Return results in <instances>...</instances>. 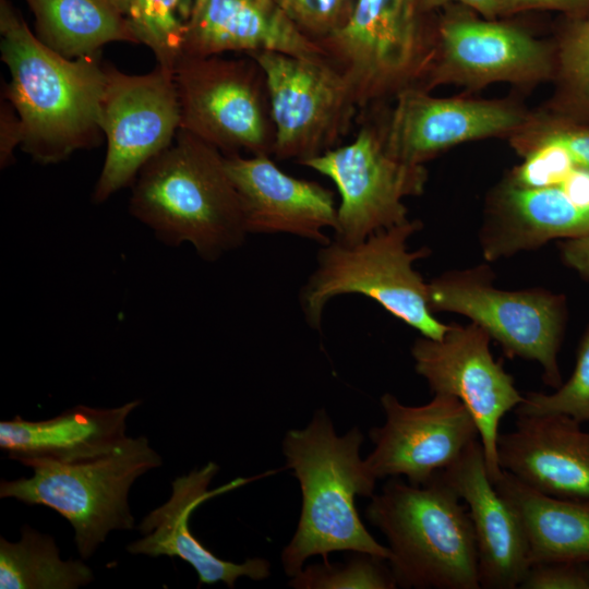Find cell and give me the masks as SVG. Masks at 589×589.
Wrapping results in <instances>:
<instances>
[{"mask_svg": "<svg viewBox=\"0 0 589 589\" xmlns=\"http://www.w3.org/2000/svg\"><path fill=\"white\" fill-rule=\"evenodd\" d=\"M1 60L10 73L1 96L16 110L21 148L39 164H56L100 142L106 84L99 56L65 58L46 46L7 1L0 5Z\"/></svg>", "mask_w": 589, "mask_h": 589, "instance_id": "cell-1", "label": "cell"}, {"mask_svg": "<svg viewBox=\"0 0 589 589\" xmlns=\"http://www.w3.org/2000/svg\"><path fill=\"white\" fill-rule=\"evenodd\" d=\"M364 437L358 426L337 435L324 409L303 429L289 430L283 441L286 469H291L302 494L297 530L281 553L289 577L306 558L336 551L368 553L386 561L388 546L378 543L363 525L356 497H372L376 479L360 458Z\"/></svg>", "mask_w": 589, "mask_h": 589, "instance_id": "cell-2", "label": "cell"}, {"mask_svg": "<svg viewBox=\"0 0 589 589\" xmlns=\"http://www.w3.org/2000/svg\"><path fill=\"white\" fill-rule=\"evenodd\" d=\"M130 212L161 241L188 242L206 261L239 248L248 235L225 155L183 129L140 171Z\"/></svg>", "mask_w": 589, "mask_h": 589, "instance_id": "cell-3", "label": "cell"}, {"mask_svg": "<svg viewBox=\"0 0 589 589\" xmlns=\"http://www.w3.org/2000/svg\"><path fill=\"white\" fill-rule=\"evenodd\" d=\"M440 471L422 485L388 479L366 507L388 541L397 587L480 589L478 554L466 504Z\"/></svg>", "mask_w": 589, "mask_h": 589, "instance_id": "cell-4", "label": "cell"}, {"mask_svg": "<svg viewBox=\"0 0 589 589\" xmlns=\"http://www.w3.org/2000/svg\"><path fill=\"white\" fill-rule=\"evenodd\" d=\"M421 228L420 220L409 219L356 243L330 240L321 245L315 269L299 294L306 323L321 329L324 309L332 299L361 294L373 299L421 336L443 338L449 325L435 317L429 304L428 283L413 268L431 250L408 249V240Z\"/></svg>", "mask_w": 589, "mask_h": 589, "instance_id": "cell-5", "label": "cell"}, {"mask_svg": "<svg viewBox=\"0 0 589 589\" xmlns=\"http://www.w3.org/2000/svg\"><path fill=\"white\" fill-rule=\"evenodd\" d=\"M161 465V456L145 436H128L97 457L35 468L28 478L1 480L0 497L57 512L71 525L80 557L88 560L111 531L135 528L131 488Z\"/></svg>", "mask_w": 589, "mask_h": 589, "instance_id": "cell-6", "label": "cell"}, {"mask_svg": "<svg viewBox=\"0 0 589 589\" xmlns=\"http://www.w3.org/2000/svg\"><path fill=\"white\" fill-rule=\"evenodd\" d=\"M420 12L419 0H354L341 22L317 40L358 107L420 86L434 45Z\"/></svg>", "mask_w": 589, "mask_h": 589, "instance_id": "cell-7", "label": "cell"}, {"mask_svg": "<svg viewBox=\"0 0 589 589\" xmlns=\"http://www.w3.org/2000/svg\"><path fill=\"white\" fill-rule=\"evenodd\" d=\"M493 279L488 265L446 272L428 283L430 308L470 318L500 344L506 357L537 361L544 383L557 388L566 297L543 288L502 290Z\"/></svg>", "mask_w": 589, "mask_h": 589, "instance_id": "cell-8", "label": "cell"}, {"mask_svg": "<svg viewBox=\"0 0 589 589\" xmlns=\"http://www.w3.org/2000/svg\"><path fill=\"white\" fill-rule=\"evenodd\" d=\"M181 128L224 155H269L274 128L265 79L256 61L182 57L175 71Z\"/></svg>", "mask_w": 589, "mask_h": 589, "instance_id": "cell-9", "label": "cell"}, {"mask_svg": "<svg viewBox=\"0 0 589 589\" xmlns=\"http://www.w3.org/2000/svg\"><path fill=\"white\" fill-rule=\"evenodd\" d=\"M250 57L265 79L275 157L302 164L338 146L358 106L334 64L273 51Z\"/></svg>", "mask_w": 589, "mask_h": 589, "instance_id": "cell-10", "label": "cell"}, {"mask_svg": "<svg viewBox=\"0 0 589 589\" xmlns=\"http://www.w3.org/2000/svg\"><path fill=\"white\" fill-rule=\"evenodd\" d=\"M105 69L99 125L106 139V156L92 194L95 203L132 185L181 128L173 72L158 64L145 74H128L109 63Z\"/></svg>", "mask_w": 589, "mask_h": 589, "instance_id": "cell-11", "label": "cell"}, {"mask_svg": "<svg viewBox=\"0 0 589 589\" xmlns=\"http://www.w3.org/2000/svg\"><path fill=\"white\" fill-rule=\"evenodd\" d=\"M330 179L340 202L334 240L356 243L408 221L404 199L424 191L428 172L395 157L386 147L383 129L366 124L346 145L303 161Z\"/></svg>", "mask_w": 589, "mask_h": 589, "instance_id": "cell-12", "label": "cell"}, {"mask_svg": "<svg viewBox=\"0 0 589 589\" xmlns=\"http://www.w3.org/2000/svg\"><path fill=\"white\" fill-rule=\"evenodd\" d=\"M491 339L476 323L452 324L441 339L417 338L411 356L416 372L433 394L457 397L472 416L488 474L495 483L503 472L497 460L500 422L520 405L524 396L514 377L493 358Z\"/></svg>", "mask_w": 589, "mask_h": 589, "instance_id": "cell-13", "label": "cell"}, {"mask_svg": "<svg viewBox=\"0 0 589 589\" xmlns=\"http://www.w3.org/2000/svg\"><path fill=\"white\" fill-rule=\"evenodd\" d=\"M551 48L527 32L495 19L452 11L434 36L429 68L419 87L457 84L481 88L492 83L532 84L554 75Z\"/></svg>", "mask_w": 589, "mask_h": 589, "instance_id": "cell-14", "label": "cell"}, {"mask_svg": "<svg viewBox=\"0 0 589 589\" xmlns=\"http://www.w3.org/2000/svg\"><path fill=\"white\" fill-rule=\"evenodd\" d=\"M381 405L386 420L369 431L374 449L364 459L376 480L404 476L422 485L479 440L472 416L455 396L434 394L425 405L407 406L386 393Z\"/></svg>", "mask_w": 589, "mask_h": 589, "instance_id": "cell-15", "label": "cell"}, {"mask_svg": "<svg viewBox=\"0 0 589 589\" xmlns=\"http://www.w3.org/2000/svg\"><path fill=\"white\" fill-rule=\"evenodd\" d=\"M395 98L383 129L385 144L395 157L412 165L465 142L512 135L531 117L509 101L434 97L418 86Z\"/></svg>", "mask_w": 589, "mask_h": 589, "instance_id": "cell-16", "label": "cell"}, {"mask_svg": "<svg viewBox=\"0 0 589 589\" xmlns=\"http://www.w3.org/2000/svg\"><path fill=\"white\" fill-rule=\"evenodd\" d=\"M219 466L209 461L200 469L177 477L171 483V494L167 502L149 512L140 522L142 537L127 545L128 552L151 557H179L190 564L199 576V585L224 582L233 588L238 578L248 577L263 580L271 575L267 560L254 557L242 563H233L216 556L190 530L193 512L205 501L238 489L253 479L269 476L264 472L253 478H238L209 490Z\"/></svg>", "mask_w": 589, "mask_h": 589, "instance_id": "cell-17", "label": "cell"}, {"mask_svg": "<svg viewBox=\"0 0 589 589\" xmlns=\"http://www.w3.org/2000/svg\"><path fill=\"white\" fill-rule=\"evenodd\" d=\"M239 195L247 233H287L320 245L337 227L334 194L317 182L283 171L268 155H225Z\"/></svg>", "mask_w": 589, "mask_h": 589, "instance_id": "cell-18", "label": "cell"}, {"mask_svg": "<svg viewBox=\"0 0 589 589\" xmlns=\"http://www.w3.org/2000/svg\"><path fill=\"white\" fill-rule=\"evenodd\" d=\"M440 473L468 508L480 588H518L530 566L526 534L518 514L488 474L480 440Z\"/></svg>", "mask_w": 589, "mask_h": 589, "instance_id": "cell-19", "label": "cell"}, {"mask_svg": "<svg viewBox=\"0 0 589 589\" xmlns=\"http://www.w3.org/2000/svg\"><path fill=\"white\" fill-rule=\"evenodd\" d=\"M516 416L497 438L501 469L544 494L589 501V431L566 414Z\"/></svg>", "mask_w": 589, "mask_h": 589, "instance_id": "cell-20", "label": "cell"}, {"mask_svg": "<svg viewBox=\"0 0 589 589\" xmlns=\"http://www.w3.org/2000/svg\"><path fill=\"white\" fill-rule=\"evenodd\" d=\"M264 51L327 58L277 0H194L185 23L181 58L227 52L250 57Z\"/></svg>", "mask_w": 589, "mask_h": 589, "instance_id": "cell-21", "label": "cell"}, {"mask_svg": "<svg viewBox=\"0 0 589 589\" xmlns=\"http://www.w3.org/2000/svg\"><path fill=\"white\" fill-rule=\"evenodd\" d=\"M140 404L136 399L115 408L77 405L39 421L15 416L0 422V448L32 469L87 460L128 437V418Z\"/></svg>", "mask_w": 589, "mask_h": 589, "instance_id": "cell-22", "label": "cell"}, {"mask_svg": "<svg viewBox=\"0 0 589 589\" xmlns=\"http://www.w3.org/2000/svg\"><path fill=\"white\" fill-rule=\"evenodd\" d=\"M588 231L589 213L561 184L524 188L506 179L488 201L479 241L484 259L496 261Z\"/></svg>", "mask_w": 589, "mask_h": 589, "instance_id": "cell-23", "label": "cell"}, {"mask_svg": "<svg viewBox=\"0 0 589 589\" xmlns=\"http://www.w3.org/2000/svg\"><path fill=\"white\" fill-rule=\"evenodd\" d=\"M494 486L520 518L530 565L555 561L589 564V501L544 494L504 470Z\"/></svg>", "mask_w": 589, "mask_h": 589, "instance_id": "cell-24", "label": "cell"}, {"mask_svg": "<svg viewBox=\"0 0 589 589\" xmlns=\"http://www.w3.org/2000/svg\"><path fill=\"white\" fill-rule=\"evenodd\" d=\"M35 16L36 36L59 55L99 56L113 41L137 40L112 0H25Z\"/></svg>", "mask_w": 589, "mask_h": 589, "instance_id": "cell-25", "label": "cell"}, {"mask_svg": "<svg viewBox=\"0 0 589 589\" xmlns=\"http://www.w3.org/2000/svg\"><path fill=\"white\" fill-rule=\"evenodd\" d=\"M84 560H62L55 539L28 525L21 538H0L1 589H77L94 580Z\"/></svg>", "mask_w": 589, "mask_h": 589, "instance_id": "cell-26", "label": "cell"}, {"mask_svg": "<svg viewBox=\"0 0 589 589\" xmlns=\"http://www.w3.org/2000/svg\"><path fill=\"white\" fill-rule=\"evenodd\" d=\"M137 44L152 50L157 64L173 72L182 55L188 13L183 0H112Z\"/></svg>", "mask_w": 589, "mask_h": 589, "instance_id": "cell-27", "label": "cell"}, {"mask_svg": "<svg viewBox=\"0 0 589 589\" xmlns=\"http://www.w3.org/2000/svg\"><path fill=\"white\" fill-rule=\"evenodd\" d=\"M561 117L589 121V12L575 19L564 35L555 57Z\"/></svg>", "mask_w": 589, "mask_h": 589, "instance_id": "cell-28", "label": "cell"}, {"mask_svg": "<svg viewBox=\"0 0 589 589\" xmlns=\"http://www.w3.org/2000/svg\"><path fill=\"white\" fill-rule=\"evenodd\" d=\"M386 560L353 552L344 563L310 565L291 577L289 585L297 589H394L397 584Z\"/></svg>", "mask_w": 589, "mask_h": 589, "instance_id": "cell-29", "label": "cell"}, {"mask_svg": "<svg viewBox=\"0 0 589 589\" xmlns=\"http://www.w3.org/2000/svg\"><path fill=\"white\" fill-rule=\"evenodd\" d=\"M514 411L516 414L561 413L581 424L589 423V325L578 345L569 380L551 394L528 392Z\"/></svg>", "mask_w": 589, "mask_h": 589, "instance_id": "cell-30", "label": "cell"}, {"mask_svg": "<svg viewBox=\"0 0 589 589\" xmlns=\"http://www.w3.org/2000/svg\"><path fill=\"white\" fill-rule=\"evenodd\" d=\"M553 142L565 147L576 166L589 170V128L564 117L532 116L517 132L510 135L515 151L525 156L536 146Z\"/></svg>", "mask_w": 589, "mask_h": 589, "instance_id": "cell-31", "label": "cell"}, {"mask_svg": "<svg viewBox=\"0 0 589 589\" xmlns=\"http://www.w3.org/2000/svg\"><path fill=\"white\" fill-rule=\"evenodd\" d=\"M524 158L507 178L512 183L524 188L557 185L576 167L568 151L553 142L536 146Z\"/></svg>", "mask_w": 589, "mask_h": 589, "instance_id": "cell-32", "label": "cell"}, {"mask_svg": "<svg viewBox=\"0 0 589 589\" xmlns=\"http://www.w3.org/2000/svg\"><path fill=\"white\" fill-rule=\"evenodd\" d=\"M290 20L315 41L344 19L346 0H277Z\"/></svg>", "mask_w": 589, "mask_h": 589, "instance_id": "cell-33", "label": "cell"}, {"mask_svg": "<svg viewBox=\"0 0 589 589\" xmlns=\"http://www.w3.org/2000/svg\"><path fill=\"white\" fill-rule=\"evenodd\" d=\"M518 588L589 589V564L567 561L532 564Z\"/></svg>", "mask_w": 589, "mask_h": 589, "instance_id": "cell-34", "label": "cell"}, {"mask_svg": "<svg viewBox=\"0 0 589 589\" xmlns=\"http://www.w3.org/2000/svg\"><path fill=\"white\" fill-rule=\"evenodd\" d=\"M23 130L12 104L1 96L0 106V164L5 168L14 161V151L22 146Z\"/></svg>", "mask_w": 589, "mask_h": 589, "instance_id": "cell-35", "label": "cell"}, {"mask_svg": "<svg viewBox=\"0 0 589 589\" xmlns=\"http://www.w3.org/2000/svg\"><path fill=\"white\" fill-rule=\"evenodd\" d=\"M497 2L501 14L540 9L558 11L575 20L589 12V0H497Z\"/></svg>", "mask_w": 589, "mask_h": 589, "instance_id": "cell-36", "label": "cell"}, {"mask_svg": "<svg viewBox=\"0 0 589 589\" xmlns=\"http://www.w3.org/2000/svg\"><path fill=\"white\" fill-rule=\"evenodd\" d=\"M558 248L565 265L589 279V231L579 237L564 239Z\"/></svg>", "mask_w": 589, "mask_h": 589, "instance_id": "cell-37", "label": "cell"}, {"mask_svg": "<svg viewBox=\"0 0 589 589\" xmlns=\"http://www.w3.org/2000/svg\"><path fill=\"white\" fill-rule=\"evenodd\" d=\"M423 12L432 11L450 3H460L485 19L494 20L501 15L497 0H419Z\"/></svg>", "mask_w": 589, "mask_h": 589, "instance_id": "cell-38", "label": "cell"}]
</instances>
